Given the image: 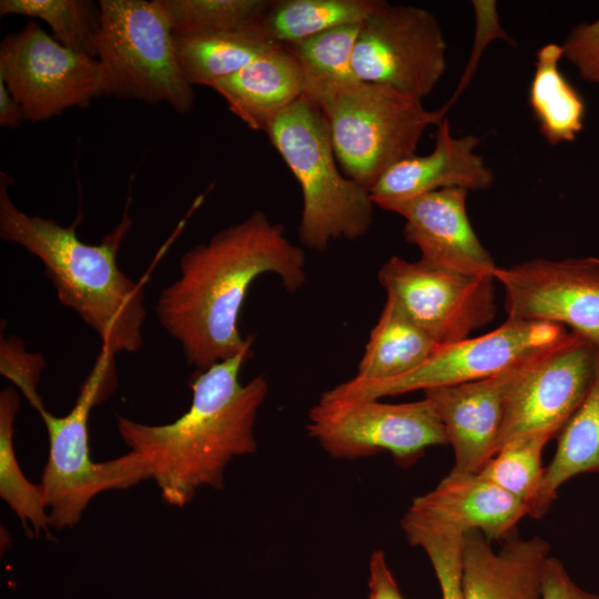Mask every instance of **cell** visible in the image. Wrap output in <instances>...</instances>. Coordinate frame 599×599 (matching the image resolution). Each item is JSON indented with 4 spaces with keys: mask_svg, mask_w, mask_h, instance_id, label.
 <instances>
[{
    "mask_svg": "<svg viewBox=\"0 0 599 599\" xmlns=\"http://www.w3.org/2000/svg\"><path fill=\"white\" fill-rule=\"evenodd\" d=\"M596 361L597 347L573 332L536 356L508 395L497 450L529 434L557 437L586 397Z\"/></svg>",
    "mask_w": 599,
    "mask_h": 599,
    "instance_id": "cell-13",
    "label": "cell"
},
{
    "mask_svg": "<svg viewBox=\"0 0 599 599\" xmlns=\"http://www.w3.org/2000/svg\"><path fill=\"white\" fill-rule=\"evenodd\" d=\"M174 35H201L263 27L271 0H158Z\"/></svg>",
    "mask_w": 599,
    "mask_h": 599,
    "instance_id": "cell-29",
    "label": "cell"
},
{
    "mask_svg": "<svg viewBox=\"0 0 599 599\" xmlns=\"http://www.w3.org/2000/svg\"><path fill=\"white\" fill-rule=\"evenodd\" d=\"M377 278L398 306L437 344H453L489 324L497 311L495 278L392 256Z\"/></svg>",
    "mask_w": 599,
    "mask_h": 599,
    "instance_id": "cell-12",
    "label": "cell"
},
{
    "mask_svg": "<svg viewBox=\"0 0 599 599\" xmlns=\"http://www.w3.org/2000/svg\"><path fill=\"white\" fill-rule=\"evenodd\" d=\"M561 44L549 42L536 52L529 104L544 139L551 145L576 140L583 128L586 104L560 70Z\"/></svg>",
    "mask_w": 599,
    "mask_h": 599,
    "instance_id": "cell-24",
    "label": "cell"
},
{
    "mask_svg": "<svg viewBox=\"0 0 599 599\" xmlns=\"http://www.w3.org/2000/svg\"><path fill=\"white\" fill-rule=\"evenodd\" d=\"M180 69L193 85H212L282 45L263 27L201 35H174Z\"/></svg>",
    "mask_w": 599,
    "mask_h": 599,
    "instance_id": "cell-23",
    "label": "cell"
},
{
    "mask_svg": "<svg viewBox=\"0 0 599 599\" xmlns=\"http://www.w3.org/2000/svg\"><path fill=\"white\" fill-rule=\"evenodd\" d=\"M12 183L7 173H0V237L42 261L58 300L95 332L101 349L112 356L138 352L143 345L146 317L144 292L116 261L132 227L129 211L99 244H88L77 233L80 214L69 226L29 215L10 199L8 187Z\"/></svg>",
    "mask_w": 599,
    "mask_h": 599,
    "instance_id": "cell-3",
    "label": "cell"
},
{
    "mask_svg": "<svg viewBox=\"0 0 599 599\" xmlns=\"http://www.w3.org/2000/svg\"><path fill=\"white\" fill-rule=\"evenodd\" d=\"M549 544L534 536L510 537L495 551L480 531L464 534L465 599H541V578Z\"/></svg>",
    "mask_w": 599,
    "mask_h": 599,
    "instance_id": "cell-18",
    "label": "cell"
},
{
    "mask_svg": "<svg viewBox=\"0 0 599 599\" xmlns=\"http://www.w3.org/2000/svg\"><path fill=\"white\" fill-rule=\"evenodd\" d=\"M410 507L449 522L463 532L480 531L489 540H507L528 507L479 474L453 470Z\"/></svg>",
    "mask_w": 599,
    "mask_h": 599,
    "instance_id": "cell-19",
    "label": "cell"
},
{
    "mask_svg": "<svg viewBox=\"0 0 599 599\" xmlns=\"http://www.w3.org/2000/svg\"><path fill=\"white\" fill-rule=\"evenodd\" d=\"M322 112L343 173L368 191L396 163L416 154L446 111L392 87L353 80L308 99Z\"/></svg>",
    "mask_w": 599,
    "mask_h": 599,
    "instance_id": "cell-5",
    "label": "cell"
},
{
    "mask_svg": "<svg viewBox=\"0 0 599 599\" xmlns=\"http://www.w3.org/2000/svg\"><path fill=\"white\" fill-rule=\"evenodd\" d=\"M535 357L481 379L424 390L453 447V471L478 474L496 454L508 395Z\"/></svg>",
    "mask_w": 599,
    "mask_h": 599,
    "instance_id": "cell-15",
    "label": "cell"
},
{
    "mask_svg": "<svg viewBox=\"0 0 599 599\" xmlns=\"http://www.w3.org/2000/svg\"><path fill=\"white\" fill-rule=\"evenodd\" d=\"M0 351L1 374L22 390L29 404L39 413L44 408L37 392L40 373L44 366L41 354H29L20 339L2 336Z\"/></svg>",
    "mask_w": 599,
    "mask_h": 599,
    "instance_id": "cell-32",
    "label": "cell"
},
{
    "mask_svg": "<svg viewBox=\"0 0 599 599\" xmlns=\"http://www.w3.org/2000/svg\"><path fill=\"white\" fill-rule=\"evenodd\" d=\"M402 529L407 541L427 555L441 599H465L463 586L464 534L454 525L414 509L405 512Z\"/></svg>",
    "mask_w": 599,
    "mask_h": 599,
    "instance_id": "cell-30",
    "label": "cell"
},
{
    "mask_svg": "<svg viewBox=\"0 0 599 599\" xmlns=\"http://www.w3.org/2000/svg\"><path fill=\"white\" fill-rule=\"evenodd\" d=\"M113 376L114 356L101 349L71 410L62 417L45 408L39 412L49 438V457L40 485L50 524L57 528L77 525L90 500L100 493L126 489L151 478L145 459L132 450L103 463L90 458L89 416L111 392Z\"/></svg>",
    "mask_w": 599,
    "mask_h": 599,
    "instance_id": "cell-6",
    "label": "cell"
},
{
    "mask_svg": "<svg viewBox=\"0 0 599 599\" xmlns=\"http://www.w3.org/2000/svg\"><path fill=\"white\" fill-rule=\"evenodd\" d=\"M0 80L30 122L50 120L71 108H87L105 95L98 59L63 47L35 22L3 38Z\"/></svg>",
    "mask_w": 599,
    "mask_h": 599,
    "instance_id": "cell-10",
    "label": "cell"
},
{
    "mask_svg": "<svg viewBox=\"0 0 599 599\" xmlns=\"http://www.w3.org/2000/svg\"><path fill=\"white\" fill-rule=\"evenodd\" d=\"M473 8L476 21L475 48L471 52V59L467 65L466 72L458 85V89L456 90L453 99H450L445 105L447 110L451 106L453 102L457 99L459 93L470 81V77L473 75L474 69L477 64V60L483 49L489 43V41H491L493 39H501L510 42V38L500 27L497 4L495 1L476 0L473 1Z\"/></svg>",
    "mask_w": 599,
    "mask_h": 599,
    "instance_id": "cell-34",
    "label": "cell"
},
{
    "mask_svg": "<svg viewBox=\"0 0 599 599\" xmlns=\"http://www.w3.org/2000/svg\"><path fill=\"white\" fill-rule=\"evenodd\" d=\"M467 195L463 189H441L378 206L404 219V240L419 250L424 262L494 277L498 266L471 226Z\"/></svg>",
    "mask_w": 599,
    "mask_h": 599,
    "instance_id": "cell-16",
    "label": "cell"
},
{
    "mask_svg": "<svg viewBox=\"0 0 599 599\" xmlns=\"http://www.w3.org/2000/svg\"><path fill=\"white\" fill-rule=\"evenodd\" d=\"M561 48L582 80L599 83V18L572 28Z\"/></svg>",
    "mask_w": 599,
    "mask_h": 599,
    "instance_id": "cell-33",
    "label": "cell"
},
{
    "mask_svg": "<svg viewBox=\"0 0 599 599\" xmlns=\"http://www.w3.org/2000/svg\"><path fill=\"white\" fill-rule=\"evenodd\" d=\"M507 318L568 326L599 347V257L534 258L499 267Z\"/></svg>",
    "mask_w": 599,
    "mask_h": 599,
    "instance_id": "cell-14",
    "label": "cell"
},
{
    "mask_svg": "<svg viewBox=\"0 0 599 599\" xmlns=\"http://www.w3.org/2000/svg\"><path fill=\"white\" fill-rule=\"evenodd\" d=\"M265 133L302 191V246L322 252L332 241L365 236L375 204L369 191L341 170L321 110L302 97Z\"/></svg>",
    "mask_w": 599,
    "mask_h": 599,
    "instance_id": "cell-4",
    "label": "cell"
},
{
    "mask_svg": "<svg viewBox=\"0 0 599 599\" xmlns=\"http://www.w3.org/2000/svg\"><path fill=\"white\" fill-rule=\"evenodd\" d=\"M361 24L336 27L300 42L284 45L295 57L302 71L306 99L357 80L353 54Z\"/></svg>",
    "mask_w": 599,
    "mask_h": 599,
    "instance_id": "cell-27",
    "label": "cell"
},
{
    "mask_svg": "<svg viewBox=\"0 0 599 599\" xmlns=\"http://www.w3.org/2000/svg\"><path fill=\"white\" fill-rule=\"evenodd\" d=\"M392 298L370 331L357 373L359 383H380L418 368L439 347Z\"/></svg>",
    "mask_w": 599,
    "mask_h": 599,
    "instance_id": "cell-22",
    "label": "cell"
},
{
    "mask_svg": "<svg viewBox=\"0 0 599 599\" xmlns=\"http://www.w3.org/2000/svg\"><path fill=\"white\" fill-rule=\"evenodd\" d=\"M541 599H599V593L578 586L561 560L549 556L542 569Z\"/></svg>",
    "mask_w": 599,
    "mask_h": 599,
    "instance_id": "cell-35",
    "label": "cell"
},
{
    "mask_svg": "<svg viewBox=\"0 0 599 599\" xmlns=\"http://www.w3.org/2000/svg\"><path fill=\"white\" fill-rule=\"evenodd\" d=\"M20 406L13 387L0 394V496L19 517L29 536L50 526L47 500L41 485L23 475L14 453V418Z\"/></svg>",
    "mask_w": 599,
    "mask_h": 599,
    "instance_id": "cell-26",
    "label": "cell"
},
{
    "mask_svg": "<svg viewBox=\"0 0 599 599\" xmlns=\"http://www.w3.org/2000/svg\"><path fill=\"white\" fill-rule=\"evenodd\" d=\"M367 599H406L382 550L373 551L369 557Z\"/></svg>",
    "mask_w": 599,
    "mask_h": 599,
    "instance_id": "cell-36",
    "label": "cell"
},
{
    "mask_svg": "<svg viewBox=\"0 0 599 599\" xmlns=\"http://www.w3.org/2000/svg\"><path fill=\"white\" fill-rule=\"evenodd\" d=\"M211 89L251 130L263 132L304 94L298 62L284 45L264 53Z\"/></svg>",
    "mask_w": 599,
    "mask_h": 599,
    "instance_id": "cell-20",
    "label": "cell"
},
{
    "mask_svg": "<svg viewBox=\"0 0 599 599\" xmlns=\"http://www.w3.org/2000/svg\"><path fill=\"white\" fill-rule=\"evenodd\" d=\"M435 126V146L430 153L414 154L399 161L370 189L375 205L441 189L474 192L491 186L494 172L476 152L479 138L473 134L455 136L446 118Z\"/></svg>",
    "mask_w": 599,
    "mask_h": 599,
    "instance_id": "cell-17",
    "label": "cell"
},
{
    "mask_svg": "<svg viewBox=\"0 0 599 599\" xmlns=\"http://www.w3.org/2000/svg\"><path fill=\"white\" fill-rule=\"evenodd\" d=\"M252 355L250 348L199 370L190 383V408L170 424L118 417L120 436L145 459L167 504L183 507L201 487L222 488L229 463L256 451L255 424L268 385L262 375L240 382Z\"/></svg>",
    "mask_w": 599,
    "mask_h": 599,
    "instance_id": "cell-2",
    "label": "cell"
},
{
    "mask_svg": "<svg viewBox=\"0 0 599 599\" xmlns=\"http://www.w3.org/2000/svg\"><path fill=\"white\" fill-rule=\"evenodd\" d=\"M0 16H23L45 22L63 47L95 58L101 31L99 2L90 0H1Z\"/></svg>",
    "mask_w": 599,
    "mask_h": 599,
    "instance_id": "cell-28",
    "label": "cell"
},
{
    "mask_svg": "<svg viewBox=\"0 0 599 599\" xmlns=\"http://www.w3.org/2000/svg\"><path fill=\"white\" fill-rule=\"evenodd\" d=\"M304 250L285 235L283 225L255 211L222 229L180 258V275L159 295L161 326L199 370L252 348L253 337L238 328L240 313L252 283L276 275L287 292L306 282Z\"/></svg>",
    "mask_w": 599,
    "mask_h": 599,
    "instance_id": "cell-1",
    "label": "cell"
},
{
    "mask_svg": "<svg viewBox=\"0 0 599 599\" xmlns=\"http://www.w3.org/2000/svg\"><path fill=\"white\" fill-rule=\"evenodd\" d=\"M382 0H278L274 1L264 29L278 44L288 45L326 30L363 23Z\"/></svg>",
    "mask_w": 599,
    "mask_h": 599,
    "instance_id": "cell-25",
    "label": "cell"
},
{
    "mask_svg": "<svg viewBox=\"0 0 599 599\" xmlns=\"http://www.w3.org/2000/svg\"><path fill=\"white\" fill-rule=\"evenodd\" d=\"M557 447L528 516L539 519L550 508L559 488L572 477L599 471V347L589 390L557 436Z\"/></svg>",
    "mask_w": 599,
    "mask_h": 599,
    "instance_id": "cell-21",
    "label": "cell"
},
{
    "mask_svg": "<svg viewBox=\"0 0 599 599\" xmlns=\"http://www.w3.org/2000/svg\"><path fill=\"white\" fill-rule=\"evenodd\" d=\"M306 429L332 457L356 459L386 451L402 467L415 464L427 448L448 444L444 424L426 397L400 404L319 399L308 413Z\"/></svg>",
    "mask_w": 599,
    "mask_h": 599,
    "instance_id": "cell-9",
    "label": "cell"
},
{
    "mask_svg": "<svg viewBox=\"0 0 599 599\" xmlns=\"http://www.w3.org/2000/svg\"><path fill=\"white\" fill-rule=\"evenodd\" d=\"M446 68L447 44L430 11L382 1L362 23L353 54L357 80L385 84L423 100Z\"/></svg>",
    "mask_w": 599,
    "mask_h": 599,
    "instance_id": "cell-11",
    "label": "cell"
},
{
    "mask_svg": "<svg viewBox=\"0 0 599 599\" xmlns=\"http://www.w3.org/2000/svg\"><path fill=\"white\" fill-rule=\"evenodd\" d=\"M568 334L566 327L557 324L507 318L487 334L440 345L407 375L380 383H359L351 378L326 390L319 399L373 400L481 379L548 351Z\"/></svg>",
    "mask_w": 599,
    "mask_h": 599,
    "instance_id": "cell-8",
    "label": "cell"
},
{
    "mask_svg": "<svg viewBox=\"0 0 599 599\" xmlns=\"http://www.w3.org/2000/svg\"><path fill=\"white\" fill-rule=\"evenodd\" d=\"M554 437L537 433L515 438L500 447L478 474L524 502L529 512L545 475L544 448Z\"/></svg>",
    "mask_w": 599,
    "mask_h": 599,
    "instance_id": "cell-31",
    "label": "cell"
},
{
    "mask_svg": "<svg viewBox=\"0 0 599 599\" xmlns=\"http://www.w3.org/2000/svg\"><path fill=\"white\" fill-rule=\"evenodd\" d=\"M99 6L95 58L103 69L105 95L191 112L193 87L180 69L174 34L158 0H101Z\"/></svg>",
    "mask_w": 599,
    "mask_h": 599,
    "instance_id": "cell-7",
    "label": "cell"
},
{
    "mask_svg": "<svg viewBox=\"0 0 599 599\" xmlns=\"http://www.w3.org/2000/svg\"><path fill=\"white\" fill-rule=\"evenodd\" d=\"M26 121L21 106L0 80V125L17 129Z\"/></svg>",
    "mask_w": 599,
    "mask_h": 599,
    "instance_id": "cell-37",
    "label": "cell"
}]
</instances>
